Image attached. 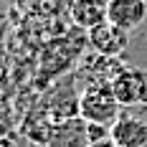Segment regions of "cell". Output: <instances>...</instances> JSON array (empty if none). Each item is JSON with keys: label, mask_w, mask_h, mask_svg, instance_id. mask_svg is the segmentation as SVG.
Listing matches in <instances>:
<instances>
[{"label": "cell", "mask_w": 147, "mask_h": 147, "mask_svg": "<svg viewBox=\"0 0 147 147\" xmlns=\"http://www.w3.org/2000/svg\"><path fill=\"white\" fill-rule=\"evenodd\" d=\"M122 104L117 102L112 84L109 81H91L81 91V107L79 114L86 122H99V124H114V119L122 114L119 112Z\"/></svg>", "instance_id": "1"}, {"label": "cell", "mask_w": 147, "mask_h": 147, "mask_svg": "<svg viewBox=\"0 0 147 147\" xmlns=\"http://www.w3.org/2000/svg\"><path fill=\"white\" fill-rule=\"evenodd\" d=\"M104 140H112V124L89 122V142H104Z\"/></svg>", "instance_id": "9"}, {"label": "cell", "mask_w": 147, "mask_h": 147, "mask_svg": "<svg viewBox=\"0 0 147 147\" xmlns=\"http://www.w3.org/2000/svg\"><path fill=\"white\" fill-rule=\"evenodd\" d=\"M147 15V3L145 0H109L107 5V20L119 26L122 30L137 28Z\"/></svg>", "instance_id": "7"}, {"label": "cell", "mask_w": 147, "mask_h": 147, "mask_svg": "<svg viewBox=\"0 0 147 147\" xmlns=\"http://www.w3.org/2000/svg\"><path fill=\"white\" fill-rule=\"evenodd\" d=\"M89 147H119L114 140H104V142H91Z\"/></svg>", "instance_id": "10"}, {"label": "cell", "mask_w": 147, "mask_h": 147, "mask_svg": "<svg viewBox=\"0 0 147 147\" xmlns=\"http://www.w3.org/2000/svg\"><path fill=\"white\" fill-rule=\"evenodd\" d=\"M89 122L84 117H71L51 127L46 147H89Z\"/></svg>", "instance_id": "3"}, {"label": "cell", "mask_w": 147, "mask_h": 147, "mask_svg": "<svg viewBox=\"0 0 147 147\" xmlns=\"http://www.w3.org/2000/svg\"><path fill=\"white\" fill-rule=\"evenodd\" d=\"M145 3H147V0H145Z\"/></svg>", "instance_id": "13"}, {"label": "cell", "mask_w": 147, "mask_h": 147, "mask_svg": "<svg viewBox=\"0 0 147 147\" xmlns=\"http://www.w3.org/2000/svg\"><path fill=\"white\" fill-rule=\"evenodd\" d=\"M89 43L94 46V51L99 56H109L112 59V56H119L127 48L129 38H127V30H122L119 26L104 20V23H99V26H94L89 30Z\"/></svg>", "instance_id": "5"}, {"label": "cell", "mask_w": 147, "mask_h": 147, "mask_svg": "<svg viewBox=\"0 0 147 147\" xmlns=\"http://www.w3.org/2000/svg\"><path fill=\"white\" fill-rule=\"evenodd\" d=\"M140 74H142V79H145V84H147V69H140Z\"/></svg>", "instance_id": "12"}, {"label": "cell", "mask_w": 147, "mask_h": 147, "mask_svg": "<svg viewBox=\"0 0 147 147\" xmlns=\"http://www.w3.org/2000/svg\"><path fill=\"white\" fill-rule=\"evenodd\" d=\"M0 147H13V142L10 140H0Z\"/></svg>", "instance_id": "11"}, {"label": "cell", "mask_w": 147, "mask_h": 147, "mask_svg": "<svg viewBox=\"0 0 147 147\" xmlns=\"http://www.w3.org/2000/svg\"><path fill=\"white\" fill-rule=\"evenodd\" d=\"M79 107H81V96L76 94V86H71V79H66V84H61L51 94H46L43 104H41V109L53 124L63 122V119H71V117H81Z\"/></svg>", "instance_id": "2"}, {"label": "cell", "mask_w": 147, "mask_h": 147, "mask_svg": "<svg viewBox=\"0 0 147 147\" xmlns=\"http://www.w3.org/2000/svg\"><path fill=\"white\" fill-rule=\"evenodd\" d=\"M107 5L109 0H74L71 5V18L79 28L91 30L107 20Z\"/></svg>", "instance_id": "8"}, {"label": "cell", "mask_w": 147, "mask_h": 147, "mask_svg": "<svg viewBox=\"0 0 147 147\" xmlns=\"http://www.w3.org/2000/svg\"><path fill=\"white\" fill-rule=\"evenodd\" d=\"M112 140L119 147H145L147 145V122L134 114L122 112L112 124Z\"/></svg>", "instance_id": "6"}, {"label": "cell", "mask_w": 147, "mask_h": 147, "mask_svg": "<svg viewBox=\"0 0 147 147\" xmlns=\"http://www.w3.org/2000/svg\"><path fill=\"white\" fill-rule=\"evenodd\" d=\"M112 91L117 96L122 107H132V104H147V84L140 71L132 69H122V71L109 81Z\"/></svg>", "instance_id": "4"}]
</instances>
